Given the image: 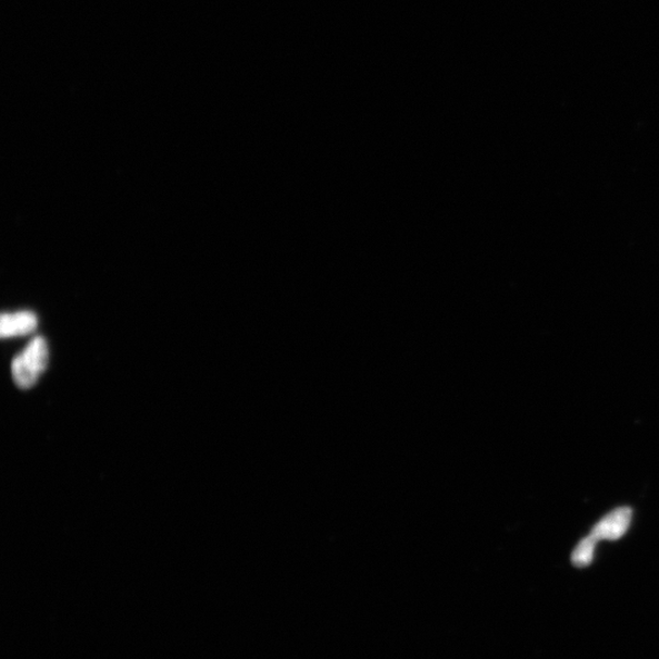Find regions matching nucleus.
<instances>
[{
  "label": "nucleus",
  "mask_w": 659,
  "mask_h": 659,
  "mask_svg": "<svg viewBox=\"0 0 659 659\" xmlns=\"http://www.w3.org/2000/svg\"><path fill=\"white\" fill-rule=\"evenodd\" d=\"M596 539L589 535L586 539H582L576 547L573 553H571V562L576 567H588L592 563L595 557V550L597 545Z\"/></svg>",
  "instance_id": "nucleus-4"
},
{
  "label": "nucleus",
  "mask_w": 659,
  "mask_h": 659,
  "mask_svg": "<svg viewBox=\"0 0 659 659\" xmlns=\"http://www.w3.org/2000/svg\"><path fill=\"white\" fill-rule=\"evenodd\" d=\"M49 363L47 341L39 336L12 359L11 377L21 390H30L39 382Z\"/></svg>",
  "instance_id": "nucleus-1"
},
{
  "label": "nucleus",
  "mask_w": 659,
  "mask_h": 659,
  "mask_svg": "<svg viewBox=\"0 0 659 659\" xmlns=\"http://www.w3.org/2000/svg\"><path fill=\"white\" fill-rule=\"evenodd\" d=\"M37 327H39V319L31 312L3 313L0 320V335L3 339L14 338V336L30 335Z\"/></svg>",
  "instance_id": "nucleus-3"
},
{
  "label": "nucleus",
  "mask_w": 659,
  "mask_h": 659,
  "mask_svg": "<svg viewBox=\"0 0 659 659\" xmlns=\"http://www.w3.org/2000/svg\"><path fill=\"white\" fill-rule=\"evenodd\" d=\"M632 519V511L628 507L615 509L611 513L603 517L599 523H596L590 535L597 541H615L623 538L627 533Z\"/></svg>",
  "instance_id": "nucleus-2"
}]
</instances>
